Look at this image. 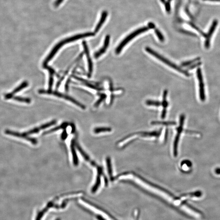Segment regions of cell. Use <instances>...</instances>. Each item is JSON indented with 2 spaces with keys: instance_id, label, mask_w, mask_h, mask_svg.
Instances as JSON below:
<instances>
[{
  "instance_id": "obj_1",
  "label": "cell",
  "mask_w": 220,
  "mask_h": 220,
  "mask_svg": "<svg viewBox=\"0 0 220 220\" xmlns=\"http://www.w3.org/2000/svg\"><path fill=\"white\" fill-rule=\"evenodd\" d=\"M95 33L93 32H88L84 33H82V34H79L75 35V36H72V37L64 39V40H62L59 43H58L54 47L52 51H51L50 53L48 55V57L45 60L43 63V64H47L50 60H52L53 57L56 54L57 52L59 50L60 48H61L63 45H64L67 43L72 42L75 41V40H79V39L84 38L91 37L95 36Z\"/></svg>"
},
{
  "instance_id": "obj_2",
  "label": "cell",
  "mask_w": 220,
  "mask_h": 220,
  "mask_svg": "<svg viewBox=\"0 0 220 220\" xmlns=\"http://www.w3.org/2000/svg\"><path fill=\"white\" fill-rule=\"evenodd\" d=\"M155 28V25L153 23H150L148 27H143L140 28L137 30L134 31L133 33H131L129 36L125 38L121 43H120L119 45L117 47L116 49L115 50V53L117 54H118L120 53L121 51L128 44V43L132 39L135 38L139 34L143 33V32H146L150 29V28Z\"/></svg>"
},
{
  "instance_id": "obj_3",
  "label": "cell",
  "mask_w": 220,
  "mask_h": 220,
  "mask_svg": "<svg viewBox=\"0 0 220 220\" xmlns=\"http://www.w3.org/2000/svg\"><path fill=\"white\" fill-rule=\"evenodd\" d=\"M145 49L146 51L148 53L152 55V56H154L155 57H156V59L160 60L163 63H164L165 64H167V65L169 66V67H172V68L177 70V71H179V72L184 74L186 76L189 77L190 76V74L189 73L188 71L182 69L181 67L178 66L177 65L174 64V63H172V62L170 61V60H169L168 59H166V58L161 56L160 54H158L157 52H155V51L151 49V48H148V47H146Z\"/></svg>"
},
{
  "instance_id": "obj_4",
  "label": "cell",
  "mask_w": 220,
  "mask_h": 220,
  "mask_svg": "<svg viewBox=\"0 0 220 220\" xmlns=\"http://www.w3.org/2000/svg\"><path fill=\"white\" fill-rule=\"evenodd\" d=\"M185 115L184 114L181 115L179 118V125L177 129V134L175 136L173 144V154L175 157H177L178 155V146L181 135L183 131V126L184 125Z\"/></svg>"
},
{
  "instance_id": "obj_5",
  "label": "cell",
  "mask_w": 220,
  "mask_h": 220,
  "mask_svg": "<svg viewBox=\"0 0 220 220\" xmlns=\"http://www.w3.org/2000/svg\"><path fill=\"white\" fill-rule=\"evenodd\" d=\"M38 93L40 94H50V95L51 94V95H55L56 96L60 97V98H64V99L68 100L70 102H72V103L75 104V105H77L78 106L81 108L82 109H86L85 106L84 105L79 103L78 101L76 100L74 98H72V97L62 94L61 93L58 92L53 91H52V90L46 91V90H39Z\"/></svg>"
},
{
  "instance_id": "obj_6",
  "label": "cell",
  "mask_w": 220,
  "mask_h": 220,
  "mask_svg": "<svg viewBox=\"0 0 220 220\" xmlns=\"http://www.w3.org/2000/svg\"><path fill=\"white\" fill-rule=\"evenodd\" d=\"M5 134L9 136H14L18 138H23L26 140L27 141H29L32 143L33 145H36L37 144V141L36 139L31 138L28 137L24 134V133H20L19 132L14 131L10 130L9 129H6L5 130Z\"/></svg>"
},
{
  "instance_id": "obj_7",
  "label": "cell",
  "mask_w": 220,
  "mask_h": 220,
  "mask_svg": "<svg viewBox=\"0 0 220 220\" xmlns=\"http://www.w3.org/2000/svg\"><path fill=\"white\" fill-rule=\"evenodd\" d=\"M218 23V22L217 20H214L213 22L212 23L211 26L210 27L208 32L207 35H206V40L205 43V47L206 49H208L210 48V39H211L212 35L215 30Z\"/></svg>"
},
{
  "instance_id": "obj_8",
  "label": "cell",
  "mask_w": 220,
  "mask_h": 220,
  "mask_svg": "<svg viewBox=\"0 0 220 220\" xmlns=\"http://www.w3.org/2000/svg\"><path fill=\"white\" fill-rule=\"evenodd\" d=\"M56 123V120H53L51 121V122L42 125H41V126L35 128H34V129L28 131L24 132V134L26 135L27 136H29V135L38 133L41 130L45 129H46V128H48L49 127L52 126V125H55Z\"/></svg>"
},
{
  "instance_id": "obj_9",
  "label": "cell",
  "mask_w": 220,
  "mask_h": 220,
  "mask_svg": "<svg viewBox=\"0 0 220 220\" xmlns=\"http://www.w3.org/2000/svg\"><path fill=\"white\" fill-rule=\"evenodd\" d=\"M82 44H83L84 48V51L85 54L86 55V57H87L88 63V67H89V74L88 76L89 77H91L92 73L93 72V63L91 59V57H90V53H89V50L88 48L87 44L85 41H84L82 42Z\"/></svg>"
},
{
  "instance_id": "obj_10",
  "label": "cell",
  "mask_w": 220,
  "mask_h": 220,
  "mask_svg": "<svg viewBox=\"0 0 220 220\" xmlns=\"http://www.w3.org/2000/svg\"><path fill=\"white\" fill-rule=\"evenodd\" d=\"M28 84H28V82L24 81L19 86L15 89L12 92L8 93V94H5L4 95L5 99L6 100L13 99V97L14 96L13 95L15 94H17V93L19 92L21 90H23V89L27 87L28 86Z\"/></svg>"
},
{
  "instance_id": "obj_11",
  "label": "cell",
  "mask_w": 220,
  "mask_h": 220,
  "mask_svg": "<svg viewBox=\"0 0 220 220\" xmlns=\"http://www.w3.org/2000/svg\"><path fill=\"white\" fill-rule=\"evenodd\" d=\"M97 168L98 173H97L96 181L95 185H94V187H92L91 189V192L93 193H95L98 190L100 185L101 175H104L103 168H102V167L98 166Z\"/></svg>"
},
{
  "instance_id": "obj_12",
  "label": "cell",
  "mask_w": 220,
  "mask_h": 220,
  "mask_svg": "<svg viewBox=\"0 0 220 220\" xmlns=\"http://www.w3.org/2000/svg\"><path fill=\"white\" fill-rule=\"evenodd\" d=\"M110 36L107 35L106 36L105 41H104L103 47H102L98 52L95 53V55H94V57L95 59H98L106 52L108 46H109V42H110Z\"/></svg>"
},
{
  "instance_id": "obj_13",
  "label": "cell",
  "mask_w": 220,
  "mask_h": 220,
  "mask_svg": "<svg viewBox=\"0 0 220 220\" xmlns=\"http://www.w3.org/2000/svg\"><path fill=\"white\" fill-rule=\"evenodd\" d=\"M76 146L77 148H78V151L80 152L82 156H83L84 158L86 161L89 162L90 163V164L93 166L97 167H98V165L96 164V163H95V162L91 160L90 158L89 157V156H88L87 154L84 152V151H83V150L82 149L80 146L78 144H76Z\"/></svg>"
},
{
  "instance_id": "obj_14",
  "label": "cell",
  "mask_w": 220,
  "mask_h": 220,
  "mask_svg": "<svg viewBox=\"0 0 220 220\" xmlns=\"http://www.w3.org/2000/svg\"><path fill=\"white\" fill-rule=\"evenodd\" d=\"M75 140H72L71 144V153H72L73 159L74 164V165L77 166L79 162H78V157L75 149Z\"/></svg>"
},
{
  "instance_id": "obj_15",
  "label": "cell",
  "mask_w": 220,
  "mask_h": 220,
  "mask_svg": "<svg viewBox=\"0 0 220 220\" xmlns=\"http://www.w3.org/2000/svg\"><path fill=\"white\" fill-rule=\"evenodd\" d=\"M107 15L108 13L106 11H104L103 13H102L99 22H98V24H97V26L95 28V33L98 32L100 30V29L101 27L102 26L104 23H105L106 17H107Z\"/></svg>"
},
{
  "instance_id": "obj_16",
  "label": "cell",
  "mask_w": 220,
  "mask_h": 220,
  "mask_svg": "<svg viewBox=\"0 0 220 220\" xmlns=\"http://www.w3.org/2000/svg\"><path fill=\"white\" fill-rule=\"evenodd\" d=\"M74 78H75V79H77V80L82 82V83L85 85L88 86V87L91 88V89H94V90H97V91H102V90H104L103 89L97 87V86L91 84V83H89V82L86 81L82 79L81 78L78 77L76 76H74Z\"/></svg>"
},
{
  "instance_id": "obj_17",
  "label": "cell",
  "mask_w": 220,
  "mask_h": 220,
  "mask_svg": "<svg viewBox=\"0 0 220 220\" xmlns=\"http://www.w3.org/2000/svg\"><path fill=\"white\" fill-rule=\"evenodd\" d=\"M199 94L200 99L204 102L206 100V94H205L204 84L203 81L199 82Z\"/></svg>"
},
{
  "instance_id": "obj_18",
  "label": "cell",
  "mask_w": 220,
  "mask_h": 220,
  "mask_svg": "<svg viewBox=\"0 0 220 220\" xmlns=\"http://www.w3.org/2000/svg\"><path fill=\"white\" fill-rule=\"evenodd\" d=\"M106 165H107L108 173L110 177V180L113 181L115 178L113 177L112 168L111 160L110 157H107L106 159Z\"/></svg>"
},
{
  "instance_id": "obj_19",
  "label": "cell",
  "mask_w": 220,
  "mask_h": 220,
  "mask_svg": "<svg viewBox=\"0 0 220 220\" xmlns=\"http://www.w3.org/2000/svg\"><path fill=\"white\" fill-rule=\"evenodd\" d=\"M202 192L198 190L193 192L181 195L182 197H200L202 195Z\"/></svg>"
},
{
  "instance_id": "obj_20",
  "label": "cell",
  "mask_w": 220,
  "mask_h": 220,
  "mask_svg": "<svg viewBox=\"0 0 220 220\" xmlns=\"http://www.w3.org/2000/svg\"><path fill=\"white\" fill-rule=\"evenodd\" d=\"M176 123L174 121H153L151 122L152 125H176Z\"/></svg>"
},
{
  "instance_id": "obj_21",
  "label": "cell",
  "mask_w": 220,
  "mask_h": 220,
  "mask_svg": "<svg viewBox=\"0 0 220 220\" xmlns=\"http://www.w3.org/2000/svg\"><path fill=\"white\" fill-rule=\"evenodd\" d=\"M200 60V58H196V59H193V60L183 62V63H182L181 66L182 67H187V66H190L191 65L194 64V63H197V62H199Z\"/></svg>"
},
{
  "instance_id": "obj_22",
  "label": "cell",
  "mask_w": 220,
  "mask_h": 220,
  "mask_svg": "<svg viewBox=\"0 0 220 220\" xmlns=\"http://www.w3.org/2000/svg\"><path fill=\"white\" fill-rule=\"evenodd\" d=\"M67 125H68V123H67L66 122L64 123H63L62 125H59V126L56 127L54 128V129H51V130H49L48 131L45 132V133H44V134H49L50 133L59 130V129H64V128H65Z\"/></svg>"
},
{
  "instance_id": "obj_23",
  "label": "cell",
  "mask_w": 220,
  "mask_h": 220,
  "mask_svg": "<svg viewBox=\"0 0 220 220\" xmlns=\"http://www.w3.org/2000/svg\"><path fill=\"white\" fill-rule=\"evenodd\" d=\"M13 99L18 101V102H24V103H30L31 100L29 98H23V97L19 96H13Z\"/></svg>"
},
{
  "instance_id": "obj_24",
  "label": "cell",
  "mask_w": 220,
  "mask_h": 220,
  "mask_svg": "<svg viewBox=\"0 0 220 220\" xmlns=\"http://www.w3.org/2000/svg\"><path fill=\"white\" fill-rule=\"evenodd\" d=\"M111 128L108 127H100L95 128L94 129V133L95 134L102 133V132H107L111 131Z\"/></svg>"
},
{
  "instance_id": "obj_25",
  "label": "cell",
  "mask_w": 220,
  "mask_h": 220,
  "mask_svg": "<svg viewBox=\"0 0 220 220\" xmlns=\"http://www.w3.org/2000/svg\"><path fill=\"white\" fill-rule=\"evenodd\" d=\"M168 94V91L166 90H164L163 95V101L161 102V105L164 107V109H166L168 107V104L166 100V97Z\"/></svg>"
},
{
  "instance_id": "obj_26",
  "label": "cell",
  "mask_w": 220,
  "mask_h": 220,
  "mask_svg": "<svg viewBox=\"0 0 220 220\" xmlns=\"http://www.w3.org/2000/svg\"><path fill=\"white\" fill-rule=\"evenodd\" d=\"M146 104L148 106H159L161 105V103L159 101L148 100L146 101Z\"/></svg>"
},
{
  "instance_id": "obj_27",
  "label": "cell",
  "mask_w": 220,
  "mask_h": 220,
  "mask_svg": "<svg viewBox=\"0 0 220 220\" xmlns=\"http://www.w3.org/2000/svg\"><path fill=\"white\" fill-rule=\"evenodd\" d=\"M48 208L46 207L44 210H43L42 211L39 212L38 214H37V216H36V220H41L43 215H44L45 212L47 211V210H48Z\"/></svg>"
},
{
  "instance_id": "obj_28",
  "label": "cell",
  "mask_w": 220,
  "mask_h": 220,
  "mask_svg": "<svg viewBox=\"0 0 220 220\" xmlns=\"http://www.w3.org/2000/svg\"><path fill=\"white\" fill-rule=\"evenodd\" d=\"M106 95H105V94H101L100 95V98L96 102L95 105H94V106H95V107H97V106H99L100 104L102 102V101H103V100L106 98Z\"/></svg>"
},
{
  "instance_id": "obj_29",
  "label": "cell",
  "mask_w": 220,
  "mask_h": 220,
  "mask_svg": "<svg viewBox=\"0 0 220 220\" xmlns=\"http://www.w3.org/2000/svg\"><path fill=\"white\" fill-rule=\"evenodd\" d=\"M182 166H183V165H186L187 166V167L189 168H191L192 166V162L189 160H184L181 163Z\"/></svg>"
},
{
  "instance_id": "obj_30",
  "label": "cell",
  "mask_w": 220,
  "mask_h": 220,
  "mask_svg": "<svg viewBox=\"0 0 220 220\" xmlns=\"http://www.w3.org/2000/svg\"><path fill=\"white\" fill-rule=\"evenodd\" d=\"M156 35H157L158 38L159 40H160L161 41L163 42L164 41V38L163 35L162 34L161 32H160L159 30H156Z\"/></svg>"
},
{
  "instance_id": "obj_31",
  "label": "cell",
  "mask_w": 220,
  "mask_h": 220,
  "mask_svg": "<svg viewBox=\"0 0 220 220\" xmlns=\"http://www.w3.org/2000/svg\"><path fill=\"white\" fill-rule=\"evenodd\" d=\"M202 64V62L200 61L197 62V63H194V64H192V65L190 66V67H189L188 69V70H192L196 68V67H199V66L201 65Z\"/></svg>"
},
{
  "instance_id": "obj_32",
  "label": "cell",
  "mask_w": 220,
  "mask_h": 220,
  "mask_svg": "<svg viewBox=\"0 0 220 220\" xmlns=\"http://www.w3.org/2000/svg\"><path fill=\"white\" fill-rule=\"evenodd\" d=\"M166 114V109H164L162 111L161 117L162 119H164L165 118Z\"/></svg>"
},
{
  "instance_id": "obj_33",
  "label": "cell",
  "mask_w": 220,
  "mask_h": 220,
  "mask_svg": "<svg viewBox=\"0 0 220 220\" xmlns=\"http://www.w3.org/2000/svg\"><path fill=\"white\" fill-rule=\"evenodd\" d=\"M63 1H64V0H56L54 3V6L56 7H58L63 2Z\"/></svg>"
},
{
  "instance_id": "obj_34",
  "label": "cell",
  "mask_w": 220,
  "mask_h": 220,
  "mask_svg": "<svg viewBox=\"0 0 220 220\" xmlns=\"http://www.w3.org/2000/svg\"><path fill=\"white\" fill-rule=\"evenodd\" d=\"M67 133L66 130L64 131L63 132V134L62 135L61 137L63 140H65L66 138H67Z\"/></svg>"
},
{
  "instance_id": "obj_35",
  "label": "cell",
  "mask_w": 220,
  "mask_h": 220,
  "mask_svg": "<svg viewBox=\"0 0 220 220\" xmlns=\"http://www.w3.org/2000/svg\"><path fill=\"white\" fill-rule=\"evenodd\" d=\"M96 217L97 219L98 220H105V218L100 215H96Z\"/></svg>"
},
{
  "instance_id": "obj_36",
  "label": "cell",
  "mask_w": 220,
  "mask_h": 220,
  "mask_svg": "<svg viewBox=\"0 0 220 220\" xmlns=\"http://www.w3.org/2000/svg\"><path fill=\"white\" fill-rule=\"evenodd\" d=\"M215 172L217 175H220V168H216Z\"/></svg>"
},
{
  "instance_id": "obj_37",
  "label": "cell",
  "mask_w": 220,
  "mask_h": 220,
  "mask_svg": "<svg viewBox=\"0 0 220 220\" xmlns=\"http://www.w3.org/2000/svg\"><path fill=\"white\" fill-rule=\"evenodd\" d=\"M203 1H220V0H203Z\"/></svg>"
},
{
  "instance_id": "obj_38",
  "label": "cell",
  "mask_w": 220,
  "mask_h": 220,
  "mask_svg": "<svg viewBox=\"0 0 220 220\" xmlns=\"http://www.w3.org/2000/svg\"><path fill=\"white\" fill-rule=\"evenodd\" d=\"M56 220H61V219H60V218H58V219H56Z\"/></svg>"
}]
</instances>
